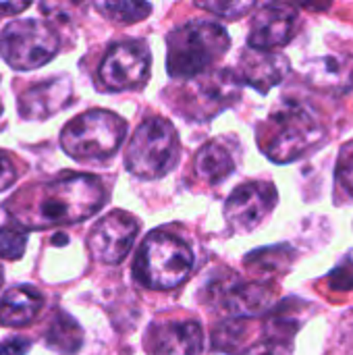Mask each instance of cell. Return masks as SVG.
Segmentation results:
<instances>
[{
    "mask_svg": "<svg viewBox=\"0 0 353 355\" xmlns=\"http://www.w3.org/2000/svg\"><path fill=\"white\" fill-rule=\"evenodd\" d=\"M202 8L210 10V12H216L221 17H227V19H237L241 15H246L248 10L254 8V2H235V0H218V2H200Z\"/></svg>",
    "mask_w": 353,
    "mask_h": 355,
    "instance_id": "cell-27",
    "label": "cell"
},
{
    "mask_svg": "<svg viewBox=\"0 0 353 355\" xmlns=\"http://www.w3.org/2000/svg\"><path fill=\"white\" fill-rule=\"evenodd\" d=\"M46 343L62 354H75L83 343L81 327L64 312H56V316L50 320L46 331Z\"/></svg>",
    "mask_w": 353,
    "mask_h": 355,
    "instance_id": "cell-20",
    "label": "cell"
},
{
    "mask_svg": "<svg viewBox=\"0 0 353 355\" xmlns=\"http://www.w3.org/2000/svg\"><path fill=\"white\" fill-rule=\"evenodd\" d=\"M335 177H337L339 187L353 200V141L341 148L339 158H337Z\"/></svg>",
    "mask_w": 353,
    "mask_h": 355,
    "instance_id": "cell-26",
    "label": "cell"
},
{
    "mask_svg": "<svg viewBox=\"0 0 353 355\" xmlns=\"http://www.w3.org/2000/svg\"><path fill=\"white\" fill-rule=\"evenodd\" d=\"M214 300L233 318H254L266 314L275 306V291L264 283H246L237 277L216 281L212 285Z\"/></svg>",
    "mask_w": 353,
    "mask_h": 355,
    "instance_id": "cell-13",
    "label": "cell"
},
{
    "mask_svg": "<svg viewBox=\"0 0 353 355\" xmlns=\"http://www.w3.org/2000/svg\"><path fill=\"white\" fill-rule=\"evenodd\" d=\"M327 139V125L320 112L298 98L283 100L260 127L262 152L277 164L304 158Z\"/></svg>",
    "mask_w": 353,
    "mask_h": 355,
    "instance_id": "cell-2",
    "label": "cell"
},
{
    "mask_svg": "<svg viewBox=\"0 0 353 355\" xmlns=\"http://www.w3.org/2000/svg\"><path fill=\"white\" fill-rule=\"evenodd\" d=\"M293 262V250L289 245H275V248H260L258 252L246 258V264L252 272L260 277H275L289 270Z\"/></svg>",
    "mask_w": 353,
    "mask_h": 355,
    "instance_id": "cell-21",
    "label": "cell"
},
{
    "mask_svg": "<svg viewBox=\"0 0 353 355\" xmlns=\"http://www.w3.org/2000/svg\"><path fill=\"white\" fill-rule=\"evenodd\" d=\"M96 8L106 15L112 21L119 23H135L141 21L150 15L152 6L148 2H127V0H119V2H98Z\"/></svg>",
    "mask_w": 353,
    "mask_h": 355,
    "instance_id": "cell-23",
    "label": "cell"
},
{
    "mask_svg": "<svg viewBox=\"0 0 353 355\" xmlns=\"http://www.w3.org/2000/svg\"><path fill=\"white\" fill-rule=\"evenodd\" d=\"M248 337H250L248 324L239 318H231L216 327V331L212 335V345L216 352L237 354L239 349H243L248 345Z\"/></svg>",
    "mask_w": 353,
    "mask_h": 355,
    "instance_id": "cell-22",
    "label": "cell"
},
{
    "mask_svg": "<svg viewBox=\"0 0 353 355\" xmlns=\"http://www.w3.org/2000/svg\"><path fill=\"white\" fill-rule=\"evenodd\" d=\"M327 355H353V310L343 314V318L339 320Z\"/></svg>",
    "mask_w": 353,
    "mask_h": 355,
    "instance_id": "cell-25",
    "label": "cell"
},
{
    "mask_svg": "<svg viewBox=\"0 0 353 355\" xmlns=\"http://www.w3.org/2000/svg\"><path fill=\"white\" fill-rule=\"evenodd\" d=\"M193 254L185 241L169 233H152L139 248L135 275L156 291L179 287L191 272Z\"/></svg>",
    "mask_w": 353,
    "mask_h": 355,
    "instance_id": "cell-4",
    "label": "cell"
},
{
    "mask_svg": "<svg viewBox=\"0 0 353 355\" xmlns=\"http://www.w3.org/2000/svg\"><path fill=\"white\" fill-rule=\"evenodd\" d=\"M104 204V187L92 175H64L56 181L29 187L10 200L17 206L12 220L25 229L75 225L96 214Z\"/></svg>",
    "mask_w": 353,
    "mask_h": 355,
    "instance_id": "cell-1",
    "label": "cell"
},
{
    "mask_svg": "<svg viewBox=\"0 0 353 355\" xmlns=\"http://www.w3.org/2000/svg\"><path fill=\"white\" fill-rule=\"evenodd\" d=\"M27 245V229L17 220H8L0 229V258L4 260H19Z\"/></svg>",
    "mask_w": 353,
    "mask_h": 355,
    "instance_id": "cell-24",
    "label": "cell"
},
{
    "mask_svg": "<svg viewBox=\"0 0 353 355\" xmlns=\"http://www.w3.org/2000/svg\"><path fill=\"white\" fill-rule=\"evenodd\" d=\"M300 15L298 8L283 2L262 4L250 27V48L277 52V48L287 46L298 31Z\"/></svg>",
    "mask_w": 353,
    "mask_h": 355,
    "instance_id": "cell-11",
    "label": "cell"
},
{
    "mask_svg": "<svg viewBox=\"0 0 353 355\" xmlns=\"http://www.w3.org/2000/svg\"><path fill=\"white\" fill-rule=\"evenodd\" d=\"M137 235V223L127 212H110L106 214L89 233L87 248L92 256L104 264L121 262Z\"/></svg>",
    "mask_w": 353,
    "mask_h": 355,
    "instance_id": "cell-12",
    "label": "cell"
},
{
    "mask_svg": "<svg viewBox=\"0 0 353 355\" xmlns=\"http://www.w3.org/2000/svg\"><path fill=\"white\" fill-rule=\"evenodd\" d=\"M277 204V189L270 183H243L225 204V218L235 233H252L273 212Z\"/></svg>",
    "mask_w": 353,
    "mask_h": 355,
    "instance_id": "cell-10",
    "label": "cell"
},
{
    "mask_svg": "<svg viewBox=\"0 0 353 355\" xmlns=\"http://www.w3.org/2000/svg\"><path fill=\"white\" fill-rule=\"evenodd\" d=\"M150 75V52L139 42H123L108 50L100 64V83L108 92L139 87Z\"/></svg>",
    "mask_w": 353,
    "mask_h": 355,
    "instance_id": "cell-9",
    "label": "cell"
},
{
    "mask_svg": "<svg viewBox=\"0 0 353 355\" xmlns=\"http://www.w3.org/2000/svg\"><path fill=\"white\" fill-rule=\"evenodd\" d=\"M231 46L227 29L212 21H189L169 35V75L193 79L206 73Z\"/></svg>",
    "mask_w": 353,
    "mask_h": 355,
    "instance_id": "cell-3",
    "label": "cell"
},
{
    "mask_svg": "<svg viewBox=\"0 0 353 355\" xmlns=\"http://www.w3.org/2000/svg\"><path fill=\"white\" fill-rule=\"evenodd\" d=\"M15 179H17V171H15L12 162L8 160L6 154L0 152V191L10 187L15 183Z\"/></svg>",
    "mask_w": 353,
    "mask_h": 355,
    "instance_id": "cell-30",
    "label": "cell"
},
{
    "mask_svg": "<svg viewBox=\"0 0 353 355\" xmlns=\"http://www.w3.org/2000/svg\"><path fill=\"white\" fill-rule=\"evenodd\" d=\"M239 77L229 69H210L187 81L181 94L183 112L191 119H212L239 98Z\"/></svg>",
    "mask_w": 353,
    "mask_h": 355,
    "instance_id": "cell-8",
    "label": "cell"
},
{
    "mask_svg": "<svg viewBox=\"0 0 353 355\" xmlns=\"http://www.w3.org/2000/svg\"><path fill=\"white\" fill-rule=\"evenodd\" d=\"M31 343L25 337H10L0 345V355H27Z\"/></svg>",
    "mask_w": 353,
    "mask_h": 355,
    "instance_id": "cell-29",
    "label": "cell"
},
{
    "mask_svg": "<svg viewBox=\"0 0 353 355\" xmlns=\"http://www.w3.org/2000/svg\"><path fill=\"white\" fill-rule=\"evenodd\" d=\"M73 85L67 75L40 81L19 98V112L25 119H48L71 104Z\"/></svg>",
    "mask_w": 353,
    "mask_h": 355,
    "instance_id": "cell-14",
    "label": "cell"
},
{
    "mask_svg": "<svg viewBox=\"0 0 353 355\" xmlns=\"http://www.w3.org/2000/svg\"><path fill=\"white\" fill-rule=\"evenodd\" d=\"M0 287H2V270H0Z\"/></svg>",
    "mask_w": 353,
    "mask_h": 355,
    "instance_id": "cell-31",
    "label": "cell"
},
{
    "mask_svg": "<svg viewBox=\"0 0 353 355\" xmlns=\"http://www.w3.org/2000/svg\"><path fill=\"white\" fill-rule=\"evenodd\" d=\"M58 50V35L40 19L10 21L0 37V54L12 67L31 71L46 64Z\"/></svg>",
    "mask_w": 353,
    "mask_h": 355,
    "instance_id": "cell-7",
    "label": "cell"
},
{
    "mask_svg": "<svg viewBox=\"0 0 353 355\" xmlns=\"http://www.w3.org/2000/svg\"><path fill=\"white\" fill-rule=\"evenodd\" d=\"M152 333L154 355H200L202 352V329L198 322H164Z\"/></svg>",
    "mask_w": 353,
    "mask_h": 355,
    "instance_id": "cell-17",
    "label": "cell"
},
{
    "mask_svg": "<svg viewBox=\"0 0 353 355\" xmlns=\"http://www.w3.org/2000/svg\"><path fill=\"white\" fill-rule=\"evenodd\" d=\"M127 123L110 110H87L75 116L60 135L62 150L75 160H104L123 144Z\"/></svg>",
    "mask_w": 353,
    "mask_h": 355,
    "instance_id": "cell-5",
    "label": "cell"
},
{
    "mask_svg": "<svg viewBox=\"0 0 353 355\" xmlns=\"http://www.w3.org/2000/svg\"><path fill=\"white\" fill-rule=\"evenodd\" d=\"M246 355H291V345L287 341H264L260 345L250 347Z\"/></svg>",
    "mask_w": 353,
    "mask_h": 355,
    "instance_id": "cell-28",
    "label": "cell"
},
{
    "mask_svg": "<svg viewBox=\"0 0 353 355\" xmlns=\"http://www.w3.org/2000/svg\"><path fill=\"white\" fill-rule=\"evenodd\" d=\"M308 81L312 87L343 96L353 87V54L335 52L327 56H318L310 62Z\"/></svg>",
    "mask_w": 353,
    "mask_h": 355,
    "instance_id": "cell-16",
    "label": "cell"
},
{
    "mask_svg": "<svg viewBox=\"0 0 353 355\" xmlns=\"http://www.w3.org/2000/svg\"><path fill=\"white\" fill-rule=\"evenodd\" d=\"M177 156L179 141L175 127L160 116H152L144 121L131 137L125 162L129 173L139 179H160L173 168Z\"/></svg>",
    "mask_w": 353,
    "mask_h": 355,
    "instance_id": "cell-6",
    "label": "cell"
},
{
    "mask_svg": "<svg viewBox=\"0 0 353 355\" xmlns=\"http://www.w3.org/2000/svg\"><path fill=\"white\" fill-rule=\"evenodd\" d=\"M0 108H2V104H0Z\"/></svg>",
    "mask_w": 353,
    "mask_h": 355,
    "instance_id": "cell-32",
    "label": "cell"
},
{
    "mask_svg": "<svg viewBox=\"0 0 353 355\" xmlns=\"http://www.w3.org/2000/svg\"><path fill=\"white\" fill-rule=\"evenodd\" d=\"M289 73V58L283 52L248 48L239 56V77L260 94L279 85Z\"/></svg>",
    "mask_w": 353,
    "mask_h": 355,
    "instance_id": "cell-15",
    "label": "cell"
},
{
    "mask_svg": "<svg viewBox=\"0 0 353 355\" xmlns=\"http://www.w3.org/2000/svg\"><path fill=\"white\" fill-rule=\"evenodd\" d=\"M44 300L33 287H12L0 300V324L2 327H25L42 310Z\"/></svg>",
    "mask_w": 353,
    "mask_h": 355,
    "instance_id": "cell-18",
    "label": "cell"
},
{
    "mask_svg": "<svg viewBox=\"0 0 353 355\" xmlns=\"http://www.w3.org/2000/svg\"><path fill=\"white\" fill-rule=\"evenodd\" d=\"M196 171L206 183L214 185L231 177V173L235 171V158L227 146H223L221 141H210L198 152Z\"/></svg>",
    "mask_w": 353,
    "mask_h": 355,
    "instance_id": "cell-19",
    "label": "cell"
}]
</instances>
